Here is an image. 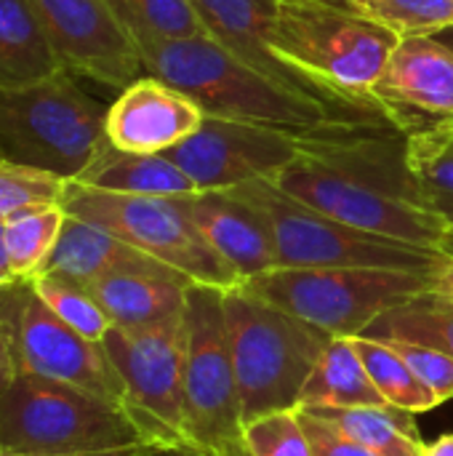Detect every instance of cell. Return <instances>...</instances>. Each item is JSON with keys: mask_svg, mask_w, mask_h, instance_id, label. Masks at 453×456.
I'll use <instances>...</instances> for the list:
<instances>
[{"mask_svg": "<svg viewBox=\"0 0 453 456\" xmlns=\"http://www.w3.org/2000/svg\"><path fill=\"white\" fill-rule=\"evenodd\" d=\"M101 347L150 444L155 449L190 446L184 436V315L142 329L112 326Z\"/></svg>", "mask_w": 453, "mask_h": 456, "instance_id": "cell-11", "label": "cell"}, {"mask_svg": "<svg viewBox=\"0 0 453 456\" xmlns=\"http://www.w3.org/2000/svg\"><path fill=\"white\" fill-rule=\"evenodd\" d=\"M136 48L147 75L179 88L211 118L240 120L291 134H315L347 123H390L379 112L336 107L296 94L243 64L211 37L155 40Z\"/></svg>", "mask_w": 453, "mask_h": 456, "instance_id": "cell-2", "label": "cell"}, {"mask_svg": "<svg viewBox=\"0 0 453 456\" xmlns=\"http://www.w3.org/2000/svg\"><path fill=\"white\" fill-rule=\"evenodd\" d=\"M331 337H363L387 310L430 291L435 273L382 267H275L240 283Z\"/></svg>", "mask_w": 453, "mask_h": 456, "instance_id": "cell-7", "label": "cell"}, {"mask_svg": "<svg viewBox=\"0 0 453 456\" xmlns=\"http://www.w3.org/2000/svg\"><path fill=\"white\" fill-rule=\"evenodd\" d=\"M387 345H392L403 355V361L411 366L419 382L435 395L438 403L453 401V355L414 342H387Z\"/></svg>", "mask_w": 453, "mask_h": 456, "instance_id": "cell-34", "label": "cell"}, {"mask_svg": "<svg viewBox=\"0 0 453 456\" xmlns=\"http://www.w3.org/2000/svg\"><path fill=\"white\" fill-rule=\"evenodd\" d=\"M278 3L280 0H192V5L198 8L208 29V37L216 40L224 51H230L243 64L259 69L270 80L296 94H304V96H312L336 107L366 110V107H355V104L334 99L320 86H315L312 80H307L304 75H299L296 69H291L286 61L275 56L272 27L278 16ZM366 112H379V110H366Z\"/></svg>", "mask_w": 453, "mask_h": 456, "instance_id": "cell-17", "label": "cell"}, {"mask_svg": "<svg viewBox=\"0 0 453 456\" xmlns=\"http://www.w3.org/2000/svg\"><path fill=\"white\" fill-rule=\"evenodd\" d=\"M299 417H302L304 433L310 438V446H312L315 456H376L368 449H363L360 444L339 436L336 430H331L328 425H323L320 419H315L312 414H307L302 409H299Z\"/></svg>", "mask_w": 453, "mask_h": 456, "instance_id": "cell-35", "label": "cell"}, {"mask_svg": "<svg viewBox=\"0 0 453 456\" xmlns=\"http://www.w3.org/2000/svg\"><path fill=\"white\" fill-rule=\"evenodd\" d=\"M190 198L192 195H123L67 182L61 206L69 216L112 232L192 283L230 291L240 286V278L203 238L192 219Z\"/></svg>", "mask_w": 453, "mask_h": 456, "instance_id": "cell-8", "label": "cell"}, {"mask_svg": "<svg viewBox=\"0 0 453 456\" xmlns=\"http://www.w3.org/2000/svg\"><path fill=\"white\" fill-rule=\"evenodd\" d=\"M0 446L16 456L155 449L125 409L27 371L0 390Z\"/></svg>", "mask_w": 453, "mask_h": 456, "instance_id": "cell-5", "label": "cell"}, {"mask_svg": "<svg viewBox=\"0 0 453 456\" xmlns=\"http://www.w3.org/2000/svg\"><path fill=\"white\" fill-rule=\"evenodd\" d=\"M387 403L366 371L352 337H331L323 347L304 390L299 409H352Z\"/></svg>", "mask_w": 453, "mask_h": 456, "instance_id": "cell-22", "label": "cell"}, {"mask_svg": "<svg viewBox=\"0 0 453 456\" xmlns=\"http://www.w3.org/2000/svg\"><path fill=\"white\" fill-rule=\"evenodd\" d=\"M206 120L195 99L160 77L142 75L107 107V142L128 152L163 155L187 142Z\"/></svg>", "mask_w": 453, "mask_h": 456, "instance_id": "cell-16", "label": "cell"}, {"mask_svg": "<svg viewBox=\"0 0 453 456\" xmlns=\"http://www.w3.org/2000/svg\"><path fill=\"white\" fill-rule=\"evenodd\" d=\"M441 248H443V251H449V254H453V232L446 238V240H443V246H441Z\"/></svg>", "mask_w": 453, "mask_h": 456, "instance_id": "cell-44", "label": "cell"}, {"mask_svg": "<svg viewBox=\"0 0 453 456\" xmlns=\"http://www.w3.org/2000/svg\"><path fill=\"white\" fill-rule=\"evenodd\" d=\"M352 339L366 363L368 377L374 379L376 390L390 406H398L411 414H425L441 406L392 345L371 337H352Z\"/></svg>", "mask_w": 453, "mask_h": 456, "instance_id": "cell-29", "label": "cell"}, {"mask_svg": "<svg viewBox=\"0 0 453 456\" xmlns=\"http://www.w3.org/2000/svg\"><path fill=\"white\" fill-rule=\"evenodd\" d=\"M64 219H67V211L61 203L27 208L5 219L8 259L19 281H32L45 267L59 240Z\"/></svg>", "mask_w": 453, "mask_h": 456, "instance_id": "cell-28", "label": "cell"}, {"mask_svg": "<svg viewBox=\"0 0 453 456\" xmlns=\"http://www.w3.org/2000/svg\"><path fill=\"white\" fill-rule=\"evenodd\" d=\"M232 192L264 214L278 267H382L435 273L446 256L443 248H425L355 230L296 200L272 179L246 182L232 187Z\"/></svg>", "mask_w": 453, "mask_h": 456, "instance_id": "cell-9", "label": "cell"}, {"mask_svg": "<svg viewBox=\"0 0 453 456\" xmlns=\"http://www.w3.org/2000/svg\"><path fill=\"white\" fill-rule=\"evenodd\" d=\"M371 96L406 136L451 123L453 48L441 35L400 37Z\"/></svg>", "mask_w": 453, "mask_h": 456, "instance_id": "cell-15", "label": "cell"}, {"mask_svg": "<svg viewBox=\"0 0 453 456\" xmlns=\"http://www.w3.org/2000/svg\"><path fill=\"white\" fill-rule=\"evenodd\" d=\"M0 456H16V454H11V452H5V449L0 446Z\"/></svg>", "mask_w": 453, "mask_h": 456, "instance_id": "cell-46", "label": "cell"}, {"mask_svg": "<svg viewBox=\"0 0 453 456\" xmlns=\"http://www.w3.org/2000/svg\"><path fill=\"white\" fill-rule=\"evenodd\" d=\"M59 64L75 77L123 91L144 64L128 29L107 0H29Z\"/></svg>", "mask_w": 453, "mask_h": 456, "instance_id": "cell-14", "label": "cell"}, {"mask_svg": "<svg viewBox=\"0 0 453 456\" xmlns=\"http://www.w3.org/2000/svg\"><path fill=\"white\" fill-rule=\"evenodd\" d=\"M192 281L179 275L117 273L85 286L101 305L112 326L142 329L184 315Z\"/></svg>", "mask_w": 453, "mask_h": 456, "instance_id": "cell-20", "label": "cell"}, {"mask_svg": "<svg viewBox=\"0 0 453 456\" xmlns=\"http://www.w3.org/2000/svg\"><path fill=\"white\" fill-rule=\"evenodd\" d=\"M29 283H32L35 294L43 299V305L59 321H64L72 331H77L80 337H85L91 342H99V345L104 342L112 323L85 286L67 281L61 275H51V273H40Z\"/></svg>", "mask_w": 453, "mask_h": 456, "instance_id": "cell-30", "label": "cell"}, {"mask_svg": "<svg viewBox=\"0 0 453 456\" xmlns=\"http://www.w3.org/2000/svg\"><path fill=\"white\" fill-rule=\"evenodd\" d=\"M64 190L67 182L48 171L0 160V219L27 208L61 203Z\"/></svg>", "mask_w": 453, "mask_h": 456, "instance_id": "cell-32", "label": "cell"}, {"mask_svg": "<svg viewBox=\"0 0 453 456\" xmlns=\"http://www.w3.org/2000/svg\"><path fill=\"white\" fill-rule=\"evenodd\" d=\"M64 69L29 0H0V88H21Z\"/></svg>", "mask_w": 453, "mask_h": 456, "instance_id": "cell-23", "label": "cell"}, {"mask_svg": "<svg viewBox=\"0 0 453 456\" xmlns=\"http://www.w3.org/2000/svg\"><path fill=\"white\" fill-rule=\"evenodd\" d=\"M155 449L147 446H133V449H117V452H101V454H80V456H147Z\"/></svg>", "mask_w": 453, "mask_h": 456, "instance_id": "cell-41", "label": "cell"}, {"mask_svg": "<svg viewBox=\"0 0 453 456\" xmlns=\"http://www.w3.org/2000/svg\"><path fill=\"white\" fill-rule=\"evenodd\" d=\"M190 211L203 238L238 273L240 283L278 267V254L264 214L232 190L195 192L190 198Z\"/></svg>", "mask_w": 453, "mask_h": 456, "instance_id": "cell-18", "label": "cell"}, {"mask_svg": "<svg viewBox=\"0 0 453 456\" xmlns=\"http://www.w3.org/2000/svg\"><path fill=\"white\" fill-rule=\"evenodd\" d=\"M363 16L398 37L441 35L453 27V0H352Z\"/></svg>", "mask_w": 453, "mask_h": 456, "instance_id": "cell-31", "label": "cell"}, {"mask_svg": "<svg viewBox=\"0 0 453 456\" xmlns=\"http://www.w3.org/2000/svg\"><path fill=\"white\" fill-rule=\"evenodd\" d=\"M400 37L358 11L323 0H280L272 27V51L291 69L339 102L379 110V83Z\"/></svg>", "mask_w": 453, "mask_h": 456, "instance_id": "cell-3", "label": "cell"}, {"mask_svg": "<svg viewBox=\"0 0 453 456\" xmlns=\"http://www.w3.org/2000/svg\"><path fill=\"white\" fill-rule=\"evenodd\" d=\"M77 184L123 195H195V182L166 155L117 150L107 139L83 168Z\"/></svg>", "mask_w": 453, "mask_h": 456, "instance_id": "cell-21", "label": "cell"}, {"mask_svg": "<svg viewBox=\"0 0 453 456\" xmlns=\"http://www.w3.org/2000/svg\"><path fill=\"white\" fill-rule=\"evenodd\" d=\"M136 45L155 40L208 37L192 0H107Z\"/></svg>", "mask_w": 453, "mask_h": 456, "instance_id": "cell-26", "label": "cell"}, {"mask_svg": "<svg viewBox=\"0 0 453 456\" xmlns=\"http://www.w3.org/2000/svg\"><path fill=\"white\" fill-rule=\"evenodd\" d=\"M240 433L224 291L192 283L184 305V436L192 449L214 452L240 441Z\"/></svg>", "mask_w": 453, "mask_h": 456, "instance_id": "cell-10", "label": "cell"}, {"mask_svg": "<svg viewBox=\"0 0 453 456\" xmlns=\"http://www.w3.org/2000/svg\"><path fill=\"white\" fill-rule=\"evenodd\" d=\"M443 262L435 270V291H441L443 297H449L453 302V254L443 251Z\"/></svg>", "mask_w": 453, "mask_h": 456, "instance_id": "cell-37", "label": "cell"}, {"mask_svg": "<svg viewBox=\"0 0 453 456\" xmlns=\"http://www.w3.org/2000/svg\"><path fill=\"white\" fill-rule=\"evenodd\" d=\"M323 3H328V5H339V8H347V11H358V5L352 3V0H323ZM360 13V11H358Z\"/></svg>", "mask_w": 453, "mask_h": 456, "instance_id": "cell-43", "label": "cell"}, {"mask_svg": "<svg viewBox=\"0 0 453 456\" xmlns=\"http://www.w3.org/2000/svg\"><path fill=\"white\" fill-rule=\"evenodd\" d=\"M208 456H251L246 449H243V444L240 441H235V444H230V446H222V449H214V452H206Z\"/></svg>", "mask_w": 453, "mask_h": 456, "instance_id": "cell-42", "label": "cell"}, {"mask_svg": "<svg viewBox=\"0 0 453 456\" xmlns=\"http://www.w3.org/2000/svg\"><path fill=\"white\" fill-rule=\"evenodd\" d=\"M272 182L320 214L382 238L441 248L453 232L409 166L406 134L390 123L307 134L296 160Z\"/></svg>", "mask_w": 453, "mask_h": 456, "instance_id": "cell-1", "label": "cell"}, {"mask_svg": "<svg viewBox=\"0 0 453 456\" xmlns=\"http://www.w3.org/2000/svg\"><path fill=\"white\" fill-rule=\"evenodd\" d=\"M307 134L206 115L203 126L179 147L163 152L198 187L232 190L256 179H275L302 152Z\"/></svg>", "mask_w": 453, "mask_h": 456, "instance_id": "cell-13", "label": "cell"}, {"mask_svg": "<svg viewBox=\"0 0 453 456\" xmlns=\"http://www.w3.org/2000/svg\"><path fill=\"white\" fill-rule=\"evenodd\" d=\"M104 123L107 107L67 69L32 86L0 88V160L72 182L107 139Z\"/></svg>", "mask_w": 453, "mask_h": 456, "instance_id": "cell-6", "label": "cell"}, {"mask_svg": "<svg viewBox=\"0 0 453 456\" xmlns=\"http://www.w3.org/2000/svg\"><path fill=\"white\" fill-rule=\"evenodd\" d=\"M224 321L240 422L299 409L302 390L331 334L254 297L243 286L224 291Z\"/></svg>", "mask_w": 453, "mask_h": 456, "instance_id": "cell-4", "label": "cell"}, {"mask_svg": "<svg viewBox=\"0 0 453 456\" xmlns=\"http://www.w3.org/2000/svg\"><path fill=\"white\" fill-rule=\"evenodd\" d=\"M40 273L61 275L80 286H91L99 278L117 275V273H147V275H179L168 265L147 256L144 251L128 246L125 240L115 238L112 232L83 222L77 216L64 219L59 240ZM37 273V275H40ZM190 281V278H187Z\"/></svg>", "mask_w": 453, "mask_h": 456, "instance_id": "cell-19", "label": "cell"}, {"mask_svg": "<svg viewBox=\"0 0 453 456\" xmlns=\"http://www.w3.org/2000/svg\"><path fill=\"white\" fill-rule=\"evenodd\" d=\"M336 430L339 436L360 444L376 456H425L422 441L411 411L398 406H352V409H302Z\"/></svg>", "mask_w": 453, "mask_h": 456, "instance_id": "cell-24", "label": "cell"}, {"mask_svg": "<svg viewBox=\"0 0 453 456\" xmlns=\"http://www.w3.org/2000/svg\"><path fill=\"white\" fill-rule=\"evenodd\" d=\"M363 337L382 342H414L453 355V302L435 286L376 318Z\"/></svg>", "mask_w": 453, "mask_h": 456, "instance_id": "cell-25", "label": "cell"}, {"mask_svg": "<svg viewBox=\"0 0 453 456\" xmlns=\"http://www.w3.org/2000/svg\"><path fill=\"white\" fill-rule=\"evenodd\" d=\"M425 456H453V433L441 436L435 444H430V446L425 449Z\"/></svg>", "mask_w": 453, "mask_h": 456, "instance_id": "cell-39", "label": "cell"}, {"mask_svg": "<svg viewBox=\"0 0 453 456\" xmlns=\"http://www.w3.org/2000/svg\"><path fill=\"white\" fill-rule=\"evenodd\" d=\"M441 37H443V40H446V43L453 48V27L451 29H446V32H441Z\"/></svg>", "mask_w": 453, "mask_h": 456, "instance_id": "cell-45", "label": "cell"}, {"mask_svg": "<svg viewBox=\"0 0 453 456\" xmlns=\"http://www.w3.org/2000/svg\"><path fill=\"white\" fill-rule=\"evenodd\" d=\"M0 310L13 337L19 371L77 387L128 411L123 379L104 347L59 321L35 294L29 281L3 286Z\"/></svg>", "mask_w": 453, "mask_h": 456, "instance_id": "cell-12", "label": "cell"}, {"mask_svg": "<svg viewBox=\"0 0 453 456\" xmlns=\"http://www.w3.org/2000/svg\"><path fill=\"white\" fill-rule=\"evenodd\" d=\"M19 283V278L13 275L11 259H8V246H5V219H0V289L3 286H13Z\"/></svg>", "mask_w": 453, "mask_h": 456, "instance_id": "cell-38", "label": "cell"}, {"mask_svg": "<svg viewBox=\"0 0 453 456\" xmlns=\"http://www.w3.org/2000/svg\"><path fill=\"white\" fill-rule=\"evenodd\" d=\"M240 444L251 456H315L304 433L299 409L246 422Z\"/></svg>", "mask_w": 453, "mask_h": 456, "instance_id": "cell-33", "label": "cell"}, {"mask_svg": "<svg viewBox=\"0 0 453 456\" xmlns=\"http://www.w3.org/2000/svg\"><path fill=\"white\" fill-rule=\"evenodd\" d=\"M147 456H208L200 449H192V446H176V449H155Z\"/></svg>", "mask_w": 453, "mask_h": 456, "instance_id": "cell-40", "label": "cell"}, {"mask_svg": "<svg viewBox=\"0 0 453 456\" xmlns=\"http://www.w3.org/2000/svg\"><path fill=\"white\" fill-rule=\"evenodd\" d=\"M16 374H19V361H16V350H13V337H11L8 321L0 310V390H5Z\"/></svg>", "mask_w": 453, "mask_h": 456, "instance_id": "cell-36", "label": "cell"}, {"mask_svg": "<svg viewBox=\"0 0 453 456\" xmlns=\"http://www.w3.org/2000/svg\"><path fill=\"white\" fill-rule=\"evenodd\" d=\"M406 152L425 198L453 227V120L409 134Z\"/></svg>", "mask_w": 453, "mask_h": 456, "instance_id": "cell-27", "label": "cell"}]
</instances>
